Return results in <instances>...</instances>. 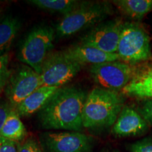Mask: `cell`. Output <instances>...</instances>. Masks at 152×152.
<instances>
[{
    "mask_svg": "<svg viewBox=\"0 0 152 152\" xmlns=\"http://www.w3.org/2000/svg\"><path fill=\"white\" fill-rule=\"evenodd\" d=\"M87 94L74 86L59 87L39 111L43 128L79 132L83 128V113Z\"/></svg>",
    "mask_w": 152,
    "mask_h": 152,
    "instance_id": "obj_1",
    "label": "cell"
},
{
    "mask_svg": "<svg viewBox=\"0 0 152 152\" xmlns=\"http://www.w3.org/2000/svg\"><path fill=\"white\" fill-rule=\"evenodd\" d=\"M123 108L117 92L95 87L87 95L83 113V128L100 129L113 125Z\"/></svg>",
    "mask_w": 152,
    "mask_h": 152,
    "instance_id": "obj_2",
    "label": "cell"
},
{
    "mask_svg": "<svg viewBox=\"0 0 152 152\" xmlns=\"http://www.w3.org/2000/svg\"><path fill=\"white\" fill-rule=\"evenodd\" d=\"M113 14L107 1H80L76 8L63 17L56 26L59 37H68L102 23Z\"/></svg>",
    "mask_w": 152,
    "mask_h": 152,
    "instance_id": "obj_3",
    "label": "cell"
},
{
    "mask_svg": "<svg viewBox=\"0 0 152 152\" xmlns=\"http://www.w3.org/2000/svg\"><path fill=\"white\" fill-rule=\"evenodd\" d=\"M117 54L120 61L132 66L151 59L149 36L141 24L135 22L125 23Z\"/></svg>",
    "mask_w": 152,
    "mask_h": 152,
    "instance_id": "obj_4",
    "label": "cell"
},
{
    "mask_svg": "<svg viewBox=\"0 0 152 152\" xmlns=\"http://www.w3.org/2000/svg\"><path fill=\"white\" fill-rule=\"evenodd\" d=\"M55 37L54 30L50 26L34 28L23 42L18 52L19 60L41 73L44 62L52 52Z\"/></svg>",
    "mask_w": 152,
    "mask_h": 152,
    "instance_id": "obj_5",
    "label": "cell"
},
{
    "mask_svg": "<svg viewBox=\"0 0 152 152\" xmlns=\"http://www.w3.org/2000/svg\"><path fill=\"white\" fill-rule=\"evenodd\" d=\"M81 67L65 50L52 52L42 68L40 77L43 86L64 87L79 73Z\"/></svg>",
    "mask_w": 152,
    "mask_h": 152,
    "instance_id": "obj_6",
    "label": "cell"
},
{
    "mask_svg": "<svg viewBox=\"0 0 152 152\" xmlns=\"http://www.w3.org/2000/svg\"><path fill=\"white\" fill-rule=\"evenodd\" d=\"M137 70V66L121 61L106 62L92 65L90 73L92 79L102 88L117 92L130 83Z\"/></svg>",
    "mask_w": 152,
    "mask_h": 152,
    "instance_id": "obj_7",
    "label": "cell"
},
{
    "mask_svg": "<svg viewBox=\"0 0 152 152\" xmlns=\"http://www.w3.org/2000/svg\"><path fill=\"white\" fill-rule=\"evenodd\" d=\"M42 86L40 74L24 65L11 71L4 92L8 102L16 109L25 99Z\"/></svg>",
    "mask_w": 152,
    "mask_h": 152,
    "instance_id": "obj_8",
    "label": "cell"
},
{
    "mask_svg": "<svg viewBox=\"0 0 152 152\" xmlns=\"http://www.w3.org/2000/svg\"><path fill=\"white\" fill-rule=\"evenodd\" d=\"M125 22L121 18L102 22L81 37L79 45L117 54L120 37Z\"/></svg>",
    "mask_w": 152,
    "mask_h": 152,
    "instance_id": "obj_9",
    "label": "cell"
},
{
    "mask_svg": "<svg viewBox=\"0 0 152 152\" xmlns=\"http://www.w3.org/2000/svg\"><path fill=\"white\" fill-rule=\"evenodd\" d=\"M42 141L47 152H90L91 137L79 132H46Z\"/></svg>",
    "mask_w": 152,
    "mask_h": 152,
    "instance_id": "obj_10",
    "label": "cell"
},
{
    "mask_svg": "<svg viewBox=\"0 0 152 152\" xmlns=\"http://www.w3.org/2000/svg\"><path fill=\"white\" fill-rule=\"evenodd\" d=\"M148 129L147 121L130 106H123L113 125L112 133L116 137L138 136L144 134Z\"/></svg>",
    "mask_w": 152,
    "mask_h": 152,
    "instance_id": "obj_11",
    "label": "cell"
},
{
    "mask_svg": "<svg viewBox=\"0 0 152 152\" xmlns=\"http://www.w3.org/2000/svg\"><path fill=\"white\" fill-rule=\"evenodd\" d=\"M122 92L132 97L152 99V65L137 66L135 73Z\"/></svg>",
    "mask_w": 152,
    "mask_h": 152,
    "instance_id": "obj_12",
    "label": "cell"
},
{
    "mask_svg": "<svg viewBox=\"0 0 152 152\" xmlns=\"http://www.w3.org/2000/svg\"><path fill=\"white\" fill-rule=\"evenodd\" d=\"M65 52L80 65L90 64L92 65L119 61L117 54H110L94 47L76 45L66 49Z\"/></svg>",
    "mask_w": 152,
    "mask_h": 152,
    "instance_id": "obj_13",
    "label": "cell"
},
{
    "mask_svg": "<svg viewBox=\"0 0 152 152\" xmlns=\"http://www.w3.org/2000/svg\"><path fill=\"white\" fill-rule=\"evenodd\" d=\"M58 88L59 87L49 86L39 87L17 106L16 110L19 115L29 116L40 111Z\"/></svg>",
    "mask_w": 152,
    "mask_h": 152,
    "instance_id": "obj_14",
    "label": "cell"
},
{
    "mask_svg": "<svg viewBox=\"0 0 152 152\" xmlns=\"http://www.w3.org/2000/svg\"><path fill=\"white\" fill-rule=\"evenodd\" d=\"M21 27L18 19L8 16L0 20V55L7 54Z\"/></svg>",
    "mask_w": 152,
    "mask_h": 152,
    "instance_id": "obj_15",
    "label": "cell"
},
{
    "mask_svg": "<svg viewBox=\"0 0 152 152\" xmlns=\"http://www.w3.org/2000/svg\"><path fill=\"white\" fill-rule=\"evenodd\" d=\"M123 14L141 20L152 11V0H115L112 1Z\"/></svg>",
    "mask_w": 152,
    "mask_h": 152,
    "instance_id": "obj_16",
    "label": "cell"
},
{
    "mask_svg": "<svg viewBox=\"0 0 152 152\" xmlns=\"http://www.w3.org/2000/svg\"><path fill=\"white\" fill-rule=\"evenodd\" d=\"M26 135V127L20 121V115L16 109H14L9 113L2 129L0 131V136L18 143L23 140Z\"/></svg>",
    "mask_w": 152,
    "mask_h": 152,
    "instance_id": "obj_17",
    "label": "cell"
},
{
    "mask_svg": "<svg viewBox=\"0 0 152 152\" xmlns=\"http://www.w3.org/2000/svg\"><path fill=\"white\" fill-rule=\"evenodd\" d=\"M27 2L42 10L58 13L64 16L73 11L80 1L75 0H30Z\"/></svg>",
    "mask_w": 152,
    "mask_h": 152,
    "instance_id": "obj_18",
    "label": "cell"
},
{
    "mask_svg": "<svg viewBox=\"0 0 152 152\" xmlns=\"http://www.w3.org/2000/svg\"><path fill=\"white\" fill-rule=\"evenodd\" d=\"M11 71L9 69L8 55H0V94L5 90L10 77Z\"/></svg>",
    "mask_w": 152,
    "mask_h": 152,
    "instance_id": "obj_19",
    "label": "cell"
},
{
    "mask_svg": "<svg viewBox=\"0 0 152 152\" xmlns=\"http://www.w3.org/2000/svg\"><path fill=\"white\" fill-rule=\"evenodd\" d=\"M130 152H152V138L148 137L129 144Z\"/></svg>",
    "mask_w": 152,
    "mask_h": 152,
    "instance_id": "obj_20",
    "label": "cell"
},
{
    "mask_svg": "<svg viewBox=\"0 0 152 152\" xmlns=\"http://www.w3.org/2000/svg\"><path fill=\"white\" fill-rule=\"evenodd\" d=\"M18 152H43L38 142L34 138H28L20 144L18 143Z\"/></svg>",
    "mask_w": 152,
    "mask_h": 152,
    "instance_id": "obj_21",
    "label": "cell"
},
{
    "mask_svg": "<svg viewBox=\"0 0 152 152\" xmlns=\"http://www.w3.org/2000/svg\"><path fill=\"white\" fill-rule=\"evenodd\" d=\"M14 108L7 101H0V131L8 118L9 113Z\"/></svg>",
    "mask_w": 152,
    "mask_h": 152,
    "instance_id": "obj_22",
    "label": "cell"
},
{
    "mask_svg": "<svg viewBox=\"0 0 152 152\" xmlns=\"http://www.w3.org/2000/svg\"><path fill=\"white\" fill-rule=\"evenodd\" d=\"M139 111L147 123L152 125V99L146 100Z\"/></svg>",
    "mask_w": 152,
    "mask_h": 152,
    "instance_id": "obj_23",
    "label": "cell"
},
{
    "mask_svg": "<svg viewBox=\"0 0 152 152\" xmlns=\"http://www.w3.org/2000/svg\"><path fill=\"white\" fill-rule=\"evenodd\" d=\"M0 152H18V143L0 136Z\"/></svg>",
    "mask_w": 152,
    "mask_h": 152,
    "instance_id": "obj_24",
    "label": "cell"
},
{
    "mask_svg": "<svg viewBox=\"0 0 152 152\" xmlns=\"http://www.w3.org/2000/svg\"><path fill=\"white\" fill-rule=\"evenodd\" d=\"M111 152H119L118 151H111Z\"/></svg>",
    "mask_w": 152,
    "mask_h": 152,
    "instance_id": "obj_25",
    "label": "cell"
}]
</instances>
